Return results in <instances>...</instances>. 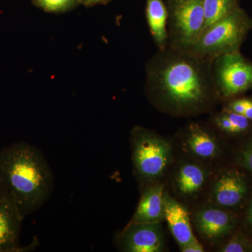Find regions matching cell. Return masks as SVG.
I'll list each match as a JSON object with an SVG mask.
<instances>
[{"instance_id": "obj_1", "label": "cell", "mask_w": 252, "mask_h": 252, "mask_svg": "<svg viewBox=\"0 0 252 252\" xmlns=\"http://www.w3.org/2000/svg\"><path fill=\"white\" fill-rule=\"evenodd\" d=\"M212 61L187 50L158 49L145 66V92L152 104L174 116L211 112L220 100Z\"/></svg>"}, {"instance_id": "obj_2", "label": "cell", "mask_w": 252, "mask_h": 252, "mask_svg": "<svg viewBox=\"0 0 252 252\" xmlns=\"http://www.w3.org/2000/svg\"><path fill=\"white\" fill-rule=\"evenodd\" d=\"M0 172L8 194L24 217L40 208L54 190V176L44 154L26 142L0 151Z\"/></svg>"}, {"instance_id": "obj_3", "label": "cell", "mask_w": 252, "mask_h": 252, "mask_svg": "<svg viewBox=\"0 0 252 252\" xmlns=\"http://www.w3.org/2000/svg\"><path fill=\"white\" fill-rule=\"evenodd\" d=\"M252 30V18L239 7L233 12L203 30L189 51L209 60L240 51Z\"/></svg>"}, {"instance_id": "obj_4", "label": "cell", "mask_w": 252, "mask_h": 252, "mask_svg": "<svg viewBox=\"0 0 252 252\" xmlns=\"http://www.w3.org/2000/svg\"><path fill=\"white\" fill-rule=\"evenodd\" d=\"M130 141L132 162L137 177L147 182L160 177L171 155L167 141L140 126L132 129Z\"/></svg>"}, {"instance_id": "obj_5", "label": "cell", "mask_w": 252, "mask_h": 252, "mask_svg": "<svg viewBox=\"0 0 252 252\" xmlns=\"http://www.w3.org/2000/svg\"><path fill=\"white\" fill-rule=\"evenodd\" d=\"M168 46L190 49L205 28L204 0H168Z\"/></svg>"}, {"instance_id": "obj_6", "label": "cell", "mask_w": 252, "mask_h": 252, "mask_svg": "<svg viewBox=\"0 0 252 252\" xmlns=\"http://www.w3.org/2000/svg\"><path fill=\"white\" fill-rule=\"evenodd\" d=\"M212 74L220 100H228L252 91V62L238 52L212 61Z\"/></svg>"}, {"instance_id": "obj_7", "label": "cell", "mask_w": 252, "mask_h": 252, "mask_svg": "<svg viewBox=\"0 0 252 252\" xmlns=\"http://www.w3.org/2000/svg\"><path fill=\"white\" fill-rule=\"evenodd\" d=\"M121 250L127 252H159L163 239L158 223H128L118 240Z\"/></svg>"}, {"instance_id": "obj_8", "label": "cell", "mask_w": 252, "mask_h": 252, "mask_svg": "<svg viewBox=\"0 0 252 252\" xmlns=\"http://www.w3.org/2000/svg\"><path fill=\"white\" fill-rule=\"evenodd\" d=\"M23 216L14 200L6 193L0 198V252H27L31 247H22L20 235L22 228Z\"/></svg>"}, {"instance_id": "obj_9", "label": "cell", "mask_w": 252, "mask_h": 252, "mask_svg": "<svg viewBox=\"0 0 252 252\" xmlns=\"http://www.w3.org/2000/svg\"><path fill=\"white\" fill-rule=\"evenodd\" d=\"M248 192V185L243 174L236 170L223 172L214 187L212 196L218 205L225 207L237 206Z\"/></svg>"}, {"instance_id": "obj_10", "label": "cell", "mask_w": 252, "mask_h": 252, "mask_svg": "<svg viewBox=\"0 0 252 252\" xmlns=\"http://www.w3.org/2000/svg\"><path fill=\"white\" fill-rule=\"evenodd\" d=\"M195 223L200 234L210 240H217L233 230L235 219L229 212L209 207L199 210L195 217Z\"/></svg>"}, {"instance_id": "obj_11", "label": "cell", "mask_w": 252, "mask_h": 252, "mask_svg": "<svg viewBox=\"0 0 252 252\" xmlns=\"http://www.w3.org/2000/svg\"><path fill=\"white\" fill-rule=\"evenodd\" d=\"M164 218L180 248L197 241L185 207L167 195H164Z\"/></svg>"}, {"instance_id": "obj_12", "label": "cell", "mask_w": 252, "mask_h": 252, "mask_svg": "<svg viewBox=\"0 0 252 252\" xmlns=\"http://www.w3.org/2000/svg\"><path fill=\"white\" fill-rule=\"evenodd\" d=\"M164 195L162 185L146 189L129 223H159L164 218Z\"/></svg>"}, {"instance_id": "obj_13", "label": "cell", "mask_w": 252, "mask_h": 252, "mask_svg": "<svg viewBox=\"0 0 252 252\" xmlns=\"http://www.w3.org/2000/svg\"><path fill=\"white\" fill-rule=\"evenodd\" d=\"M145 13L149 32L157 49H165L168 46L167 5L162 0H147Z\"/></svg>"}, {"instance_id": "obj_14", "label": "cell", "mask_w": 252, "mask_h": 252, "mask_svg": "<svg viewBox=\"0 0 252 252\" xmlns=\"http://www.w3.org/2000/svg\"><path fill=\"white\" fill-rule=\"evenodd\" d=\"M186 144L190 153L204 160H211L218 155L219 147L215 137L198 124H191L187 128Z\"/></svg>"}, {"instance_id": "obj_15", "label": "cell", "mask_w": 252, "mask_h": 252, "mask_svg": "<svg viewBox=\"0 0 252 252\" xmlns=\"http://www.w3.org/2000/svg\"><path fill=\"white\" fill-rule=\"evenodd\" d=\"M211 122L219 130L232 135L246 133L252 127V122L246 117L225 109L214 114Z\"/></svg>"}, {"instance_id": "obj_16", "label": "cell", "mask_w": 252, "mask_h": 252, "mask_svg": "<svg viewBox=\"0 0 252 252\" xmlns=\"http://www.w3.org/2000/svg\"><path fill=\"white\" fill-rule=\"evenodd\" d=\"M205 178L206 175L202 167L196 164H185L177 174V188L184 195H192L203 187Z\"/></svg>"}, {"instance_id": "obj_17", "label": "cell", "mask_w": 252, "mask_h": 252, "mask_svg": "<svg viewBox=\"0 0 252 252\" xmlns=\"http://www.w3.org/2000/svg\"><path fill=\"white\" fill-rule=\"evenodd\" d=\"M239 7L238 0H204V29L228 16Z\"/></svg>"}, {"instance_id": "obj_18", "label": "cell", "mask_w": 252, "mask_h": 252, "mask_svg": "<svg viewBox=\"0 0 252 252\" xmlns=\"http://www.w3.org/2000/svg\"><path fill=\"white\" fill-rule=\"evenodd\" d=\"M32 4L46 12H66L77 7L81 4V0H32Z\"/></svg>"}, {"instance_id": "obj_19", "label": "cell", "mask_w": 252, "mask_h": 252, "mask_svg": "<svg viewBox=\"0 0 252 252\" xmlns=\"http://www.w3.org/2000/svg\"><path fill=\"white\" fill-rule=\"evenodd\" d=\"M228 101L223 109L243 115L252 122V97H235Z\"/></svg>"}, {"instance_id": "obj_20", "label": "cell", "mask_w": 252, "mask_h": 252, "mask_svg": "<svg viewBox=\"0 0 252 252\" xmlns=\"http://www.w3.org/2000/svg\"><path fill=\"white\" fill-rule=\"evenodd\" d=\"M248 244L247 240L243 236L236 235L228 242L220 252H244L248 251Z\"/></svg>"}, {"instance_id": "obj_21", "label": "cell", "mask_w": 252, "mask_h": 252, "mask_svg": "<svg viewBox=\"0 0 252 252\" xmlns=\"http://www.w3.org/2000/svg\"><path fill=\"white\" fill-rule=\"evenodd\" d=\"M240 160L243 166L252 173V137L242 151Z\"/></svg>"}, {"instance_id": "obj_22", "label": "cell", "mask_w": 252, "mask_h": 252, "mask_svg": "<svg viewBox=\"0 0 252 252\" xmlns=\"http://www.w3.org/2000/svg\"><path fill=\"white\" fill-rule=\"evenodd\" d=\"M181 250L183 252H203V246L199 243L198 240L193 243L188 244L185 246L181 247Z\"/></svg>"}, {"instance_id": "obj_23", "label": "cell", "mask_w": 252, "mask_h": 252, "mask_svg": "<svg viewBox=\"0 0 252 252\" xmlns=\"http://www.w3.org/2000/svg\"><path fill=\"white\" fill-rule=\"evenodd\" d=\"M111 0H81V4L86 6H93L97 4H106Z\"/></svg>"}, {"instance_id": "obj_24", "label": "cell", "mask_w": 252, "mask_h": 252, "mask_svg": "<svg viewBox=\"0 0 252 252\" xmlns=\"http://www.w3.org/2000/svg\"><path fill=\"white\" fill-rule=\"evenodd\" d=\"M245 221H246L247 224L252 228V198L250 201V206L248 207V212H247Z\"/></svg>"}, {"instance_id": "obj_25", "label": "cell", "mask_w": 252, "mask_h": 252, "mask_svg": "<svg viewBox=\"0 0 252 252\" xmlns=\"http://www.w3.org/2000/svg\"><path fill=\"white\" fill-rule=\"evenodd\" d=\"M6 193H8L7 190H6V186H5L4 180L1 177V172H0V198L6 195Z\"/></svg>"}]
</instances>
